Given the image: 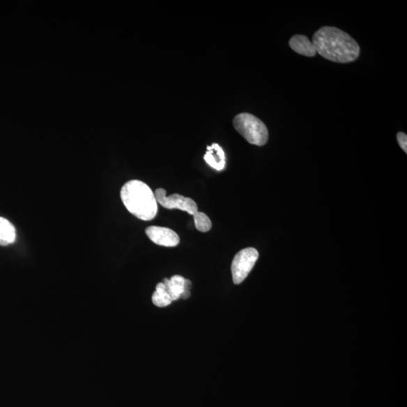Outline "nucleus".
<instances>
[{"instance_id": "nucleus-9", "label": "nucleus", "mask_w": 407, "mask_h": 407, "mask_svg": "<svg viewBox=\"0 0 407 407\" xmlns=\"http://www.w3.org/2000/svg\"><path fill=\"white\" fill-rule=\"evenodd\" d=\"M289 45L294 52L304 56L314 57L317 53L312 42L304 35H294L290 40Z\"/></svg>"}, {"instance_id": "nucleus-8", "label": "nucleus", "mask_w": 407, "mask_h": 407, "mask_svg": "<svg viewBox=\"0 0 407 407\" xmlns=\"http://www.w3.org/2000/svg\"><path fill=\"white\" fill-rule=\"evenodd\" d=\"M208 151L204 156L206 163L218 171H223L226 166V155L223 149L217 144L207 147Z\"/></svg>"}, {"instance_id": "nucleus-3", "label": "nucleus", "mask_w": 407, "mask_h": 407, "mask_svg": "<svg viewBox=\"0 0 407 407\" xmlns=\"http://www.w3.org/2000/svg\"><path fill=\"white\" fill-rule=\"evenodd\" d=\"M233 126L251 144L261 146L269 140L267 127L260 118L252 114L244 113L237 115L233 119Z\"/></svg>"}, {"instance_id": "nucleus-13", "label": "nucleus", "mask_w": 407, "mask_h": 407, "mask_svg": "<svg viewBox=\"0 0 407 407\" xmlns=\"http://www.w3.org/2000/svg\"><path fill=\"white\" fill-rule=\"evenodd\" d=\"M397 141H399L400 146L401 147V149L406 153H407V136H406V135L404 134V132H399V134L397 135Z\"/></svg>"}, {"instance_id": "nucleus-7", "label": "nucleus", "mask_w": 407, "mask_h": 407, "mask_svg": "<svg viewBox=\"0 0 407 407\" xmlns=\"http://www.w3.org/2000/svg\"><path fill=\"white\" fill-rule=\"evenodd\" d=\"M162 283L172 301L179 300L183 293L185 291H190L192 286L191 282L185 279L181 275H174L171 279H164Z\"/></svg>"}, {"instance_id": "nucleus-5", "label": "nucleus", "mask_w": 407, "mask_h": 407, "mask_svg": "<svg viewBox=\"0 0 407 407\" xmlns=\"http://www.w3.org/2000/svg\"><path fill=\"white\" fill-rule=\"evenodd\" d=\"M155 197L157 202L165 208L179 209L187 212L190 215H193L198 211L195 201L184 197L180 194H173V195L166 197V191L164 189H158L155 190Z\"/></svg>"}, {"instance_id": "nucleus-11", "label": "nucleus", "mask_w": 407, "mask_h": 407, "mask_svg": "<svg viewBox=\"0 0 407 407\" xmlns=\"http://www.w3.org/2000/svg\"><path fill=\"white\" fill-rule=\"evenodd\" d=\"M152 300L157 307L160 308L168 307V305L173 302L170 295L167 291H166L164 285L162 282L156 285L155 291L153 294Z\"/></svg>"}, {"instance_id": "nucleus-4", "label": "nucleus", "mask_w": 407, "mask_h": 407, "mask_svg": "<svg viewBox=\"0 0 407 407\" xmlns=\"http://www.w3.org/2000/svg\"><path fill=\"white\" fill-rule=\"evenodd\" d=\"M258 257L259 253L254 247L243 249L235 256L231 268L235 284H240L246 279L253 270Z\"/></svg>"}, {"instance_id": "nucleus-10", "label": "nucleus", "mask_w": 407, "mask_h": 407, "mask_svg": "<svg viewBox=\"0 0 407 407\" xmlns=\"http://www.w3.org/2000/svg\"><path fill=\"white\" fill-rule=\"evenodd\" d=\"M16 229L10 221L0 217V246H7L15 242Z\"/></svg>"}, {"instance_id": "nucleus-6", "label": "nucleus", "mask_w": 407, "mask_h": 407, "mask_svg": "<svg viewBox=\"0 0 407 407\" xmlns=\"http://www.w3.org/2000/svg\"><path fill=\"white\" fill-rule=\"evenodd\" d=\"M146 234L156 245L172 247L180 243V237L171 229L152 226L145 230Z\"/></svg>"}, {"instance_id": "nucleus-12", "label": "nucleus", "mask_w": 407, "mask_h": 407, "mask_svg": "<svg viewBox=\"0 0 407 407\" xmlns=\"http://www.w3.org/2000/svg\"><path fill=\"white\" fill-rule=\"evenodd\" d=\"M193 217L196 227L200 232L207 233L211 229V221L205 213L197 211L193 215Z\"/></svg>"}, {"instance_id": "nucleus-1", "label": "nucleus", "mask_w": 407, "mask_h": 407, "mask_svg": "<svg viewBox=\"0 0 407 407\" xmlns=\"http://www.w3.org/2000/svg\"><path fill=\"white\" fill-rule=\"evenodd\" d=\"M312 43L323 58L337 63L358 59L360 46L347 33L335 26H323L313 36Z\"/></svg>"}, {"instance_id": "nucleus-2", "label": "nucleus", "mask_w": 407, "mask_h": 407, "mask_svg": "<svg viewBox=\"0 0 407 407\" xmlns=\"http://www.w3.org/2000/svg\"><path fill=\"white\" fill-rule=\"evenodd\" d=\"M120 196L127 210L132 215L144 221L153 220L158 213L155 194L148 185L133 180L124 184Z\"/></svg>"}]
</instances>
